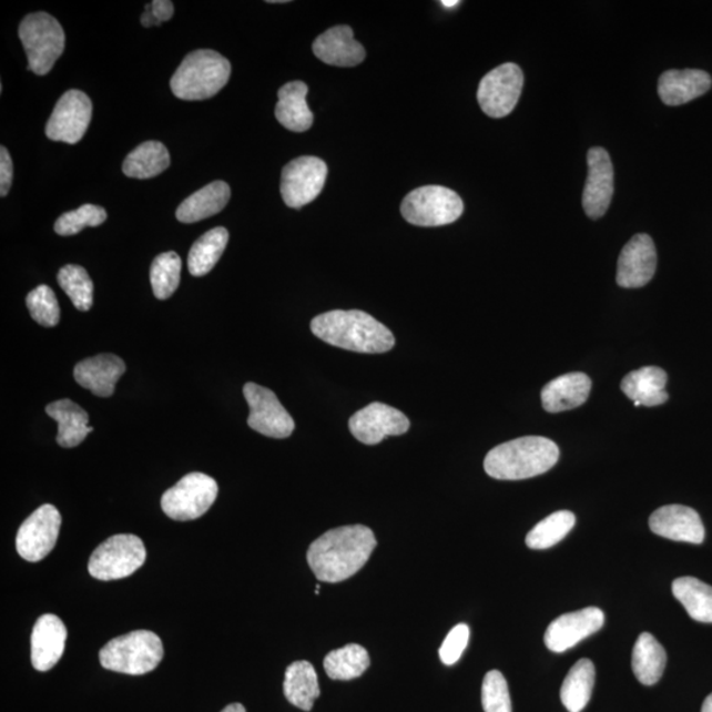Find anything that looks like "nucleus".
I'll return each instance as SVG.
<instances>
[{
    "instance_id": "nucleus-10",
    "label": "nucleus",
    "mask_w": 712,
    "mask_h": 712,
    "mask_svg": "<svg viewBox=\"0 0 712 712\" xmlns=\"http://www.w3.org/2000/svg\"><path fill=\"white\" fill-rule=\"evenodd\" d=\"M327 177L324 160L303 156L286 164L282 174L281 192L285 205L302 208L323 192Z\"/></svg>"
},
{
    "instance_id": "nucleus-4",
    "label": "nucleus",
    "mask_w": 712,
    "mask_h": 712,
    "mask_svg": "<svg viewBox=\"0 0 712 712\" xmlns=\"http://www.w3.org/2000/svg\"><path fill=\"white\" fill-rule=\"evenodd\" d=\"M232 65L215 51L200 49L186 55L171 80L172 93L183 101H204L227 85Z\"/></svg>"
},
{
    "instance_id": "nucleus-31",
    "label": "nucleus",
    "mask_w": 712,
    "mask_h": 712,
    "mask_svg": "<svg viewBox=\"0 0 712 712\" xmlns=\"http://www.w3.org/2000/svg\"><path fill=\"white\" fill-rule=\"evenodd\" d=\"M170 164L171 157L166 146L163 143L151 141L138 145L125 157L123 172L128 177L146 180L159 176Z\"/></svg>"
},
{
    "instance_id": "nucleus-24",
    "label": "nucleus",
    "mask_w": 712,
    "mask_h": 712,
    "mask_svg": "<svg viewBox=\"0 0 712 712\" xmlns=\"http://www.w3.org/2000/svg\"><path fill=\"white\" fill-rule=\"evenodd\" d=\"M712 85L711 75L698 69L668 71L659 80L661 101L668 106H680L706 94Z\"/></svg>"
},
{
    "instance_id": "nucleus-22",
    "label": "nucleus",
    "mask_w": 712,
    "mask_h": 712,
    "mask_svg": "<svg viewBox=\"0 0 712 712\" xmlns=\"http://www.w3.org/2000/svg\"><path fill=\"white\" fill-rule=\"evenodd\" d=\"M125 373V363L114 354H101L74 367V379L98 397H110Z\"/></svg>"
},
{
    "instance_id": "nucleus-38",
    "label": "nucleus",
    "mask_w": 712,
    "mask_h": 712,
    "mask_svg": "<svg viewBox=\"0 0 712 712\" xmlns=\"http://www.w3.org/2000/svg\"><path fill=\"white\" fill-rule=\"evenodd\" d=\"M181 257L171 251L159 255L151 265V285L156 298H170L177 291L181 277Z\"/></svg>"
},
{
    "instance_id": "nucleus-6",
    "label": "nucleus",
    "mask_w": 712,
    "mask_h": 712,
    "mask_svg": "<svg viewBox=\"0 0 712 712\" xmlns=\"http://www.w3.org/2000/svg\"><path fill=\"white\" fill-rule=\"evenodd\" d=\"M28 59V69L38 75L52 71L55 61L65 49V32L52 16L45 12L30 13L19 27Z\"/></svg>"
},
{
    "instance_id": "nucleus-45",
    "label": "nucleus",
    "mask_w": 712,
    "mask_h": 712,
    "mask_svg": "<svg viewBox=\"0 0 712 712\" xmlns=\"http://www.w3.org/2000/svg\"><path fill=\"white\" fill-rule=\"evenodd\" d=\"M142 24L144 27L157 26L156 19L152 16L150 4L146 6L145 12L142 16Z\"/></svg>"
},
{
    "instance_id": "nucleus-19",
    "label": "nucleus",
    "mask_w": 712,
    "mask_h": 712,
    "mask_svg": "<svg viewBox=\"0 0 712 712\" xmlns=\"http://www.w3.org/2000/svg\"><path fill=\"white\" fill-rule=\"evenodd\" d=\"M649 528L653 533L673 541L698 546L704 540L701 516L686 506L672 505L659 508L649 518Z\"/></svg>"
},
{
    "instance_id": "nucleus-36",
    "label": "nucleus",
    "mask_w": 712,
    "mask_h": 712,
    "mask_svg": "<svg viewBox=\"0 0 712 712\" xmlns=\"http://www.w3.org/2000/svg\"><path fill=\"white\" fill-rule=\"evenodd\" d=\"M576 526V515L570 511H558L548 516L527 535L528 548L541 550L555 547L562 541Z\"/></svg>"
},
{
    "instance_id": "nucleus-47",
    "label": "nucleus",
    "mask_w": 712,
    "mask_h": 712,
    "mask_svg": "<svg viewBox=\"0 0 712 712\" xmlns=\"http://www.w3.org/2000/svg\"><path fill=\"white\" fill-rule=\"evenodd\" d=\"M702 712H712V693L703 702Z\"/></svg>"
},
{
    "instance_id": "nucleus-9",
    "label": "nucleus",
    "mask_w": 712,
    "mask_h": 712,
    "mask_svg": "<svg viewBox=\"0 0 712 712\" xmlns=\"http://www.w3.org/2000/svg\"><path fill=\"white\" fill-rule=\"evenodd\" d=\"M218 497V485L206 474L185 475L176 486L165 491L162 508L167 518L176 521L200 519Z\"/></svg>"
},
{
    "instance_id": "nucleus-8",
    "label": "nucleus",
    "mask_w": 712,
    "mask_h": 712,
    "mask_svg": "<svg viewBox=\"0 0 712 712\" xmlns=\"http://www.w3.org/2000/svg\"><path fill=\"white\" fill-rule=\"evenodd\" d=\"M144 543L135 535H115L98 547L89 560L90 576L100 581L128 578L145 562Z\"/></svg>"
},
{
    "instance_id": "nucleus-33",
    "label": "nucleus",
    "mask_w": 712,
    "mask_h": 712,
    "mask_svg": "<svg viewBox=\"0 0 712 712\" xmlns=\"http://www.w3.org/2000/svg\"><path fill=\"white\" fill-rule=\"evenodd\" d=\"M673 596L685 607L689 617L700 623H712V588L693 577L675 579Z\"/></svg>"
},
{
    "instance_id": "nucleus-15",
    "label": "nucleus",
    "mask_w": 712,
    "mask_h": 712,
    "mask_svg": "<svg viewBox=\"0 0 712 712\" xmlns=\"http://www.w3.org/2000/svg\"><path fill=\"white\" fill-rule=\"evenodd\" d=\"M352 435L362 444L378 445L388 436L405 435L409 418L387 404L373 403L356 411L348 421Z\"/></svg>"
},
{
    "instance_id": "nucleus-20",
    "label": "nucleus",
    "mask_w": 712,
    "mask_h": 712,
    "mask_svg": "<svg viewBox=\"0 0 712 712\" xmlns=\"http://www.w3.org/2000/svg\"><path fill=\"white\" fill-rule=\"evenodd\" d=\"M68 631L53 613H45L34 623L31 634V661L38 672L51 670L65 651Z\"/></svg>"
},
{
    "instance_id": "nucleus-44",
    "label": "nucleus",
    "mask_w": 712,
    "mask_h": 712,
    "mask_svg": "<svg viewBox=\"0 0 712 712\" xmlns=\"http://www.w3.org/2000/svg\"><path fill=\"white\" fill-rule=\"evenodd\" d=\"M153 18L157 24L166 22L173 17L174 6L170 0H155L150 4Z\"/></svg>"
},
{
    "instance_id": "nucleus-37",
    "label": "nucleus",
    "mask_w": 712,
    "mask_h": 712,
    "mask_svg": "<svg viewBox=\"0 0 712 712\" xmlns=\"http://www.w3.org/2000/svg\"><path fill=\"white\" fill-rule=\"evenodd\" d=\"M58 281L77 311L92 309L94 285L85 268L74 264L65 265L60 269Z\"/></svg>"
},
{
    "instance_id": "nucleus-3",
    "label": "nucleus",
    "mask_w": 712,
    "mask_h": 712,
    "mask_svg": "<svg viewBox=\"0 0 712 712\" xmlns=\"http://www.w3.org/2000/svg\"><path fill=\"white\" fill-rule=\"evenodd\" d=\"M560 449L546 437H521L487 454L485 470L494 479L522 480L553 469Z\"/></svg>"
},
{
    "instance_id": "nucleus-40",
    "label": "nucleus",
    "mask_w": 712,
    "mask_h": 712,
    "mask_svg": "<svg viewBox=\"0 0 712 712\" xmlns=\"http://www.w3.org/2000/svg\"><path fill=\"white\" fill-rule=\"evenodd\" d=\"M31 317L41 326L53 327L60 321V306L54 292L48 285L34 288L26 299Z\"/></svg>"
},
{
    "instance_id": "nucleus-25",
    "label": "nucleus",
    "mask_w": 712,
    "mask_h": 712,
    "mask_svg": "<svg viewBox=\"0 0 712 712\" xmlns=\"http://www.w3.org/2000/svg\"><path fill=\"white\" fill-rule=\"evenodd\" d=\"M667 383L664 369L651 366L628 374L620 388L634 407H659L669 399Z\"/></svg>"
},
{
    "instance_id": "nucleus-29",
    "label": "nucleus",
    "mask_w": 712,
    "mask_h": 712,
    "mask_svg": "<svg viewBox=\"0 0 712 712\" xmlns=\"http://www.w3.org/2000/svg\"><path fill=\"white\" fill-rule=\"evenodd\" d=\"M284 695L293 706L311 711L321 695L316 669L308 661H296L286 668Z\"/></svg>"
},
{
    "instance_id": "nucleus-30",
    "label": "nucleus",
    "mask_w": 712,
    "mask_h": 712,
    "mask_svg": "<svg viewBox=\"0 0 712 712\" xmlns=\"http://www.w3.org/2000/svg\"><path fill=\"white\" fill-rule=\"evenodd\" d=\"M667 667V652L651 633H641L632 653V669L642 685L652 686L661 680Z\"/></svg>"
},
{
    "instance_id": "nucleus-16",
    "label": "nucleus",
    "mask_w": 712,
    "mask_h": 712,
    "mask_svg": "<svg viewBox=\"0 0 712 712\" xmlns=\"http://www.w3.org/2000/svg\"><path fill=\"white\" fill-rule=\"evenodd\" d=\"M658 268V253L651 236L638 234L628 242L618 262L617 282L621 288H641L652 281Z\"/></svg>"
},
{
    "instance_id": "nucleus-11",
    "label": "nucleus",
    "mask_w": 712,
    "mask_h": 712,
    "mask_svg": "<svg viewBox=\"0 0 712 712\" xmlns=\"http://www.w3.org/2000/svg\"><path fill=\"white\" fill-rule=\"evenodd\" d=\"M250 407L248 427L271 438H288L296 425L292 416L278 401L274 390L247 383L243 388Z\"/></svg>"
},
{
    "instance_id": "nucleus-28",
    "label": "nucleus",
    "mask_w": 712,
    "mask_h": 712,
    "mask_svg": "<svg viewBox=\"0 0 712 712\" xmlns=\"http://www.w3.org/2000/svg\"><path fill=\"white\" fill-rule=\"evenodd\" d=\"M230 195H232V191L226 183L214 181V183L193 193L179 206L177 220L183 223H194L211 218L226 207Z\"/></svg>"
},
{
    "instance_id": "nucleus-17",
    "label": "nucleus",
    "mask_w": 712,
    "mask_h": 712,
    "mask_svg": "<svg viewBox=\"0 0 712 712\" xmlns=\"http://www.w3.org/2000/svg\"><path fill=\"white\" fill-rule=\"evenodd\" d=\"M603 624L604 613L597 607L564 613L548 627L546 645L551 652L562 653L598 632Z\"/></svg>"
},
{
    "instance_id": "nucleus-32",
    "label": "nucleus",
    "mask_w": 712,
    "mask_h": 712,
    "mask_svg": "<svg viewBox=\"0 0 712 712\" xmlns=\"http://www.w3.org/2000/svg\"><path fill=\"white\" fill-rule=\"evenodd\" d=\"M596 683V667L588 659H582L570 669L561 688V701L569 712H581L591 700Z\"/></svg>"
},
{
    "instance_id": "nucleus-39",
    "label": "nucleus",
    "mask_w": 712,
    "mask_h": 712,
    "mask_svg": "<svg viewBox=\"0 0 712 712\" xmlns=\"http://www.w3.org/2000/svg\"><path fill=\"white\" fill-rule=\"evenodd\" d=\"M108 220V213L103 207L87 204L77 211L62 214L55 221L54 232L61 236L79 234L85 227L101 226Z\"/></svg>"
},
{
    "instance_id": "nucleus-7",
    "label": "nucleus",
    "mask_w": 712,
    "mask_h": 712,
    "mask_svg": "<svg viewBox=\"0 0 712 712\" xmlns=\"http://www.w3.org/2000/svg\"><path fill=\"white\" fill-rule=\"evenodd\" d=\"M464 208V201L449 187L428 185L418 187L404 199L401 214L411 225L438 227L459 220Z\"/></svg>"
},
{
    "instance_id": "nucleus-48",
    "label": "nucleus",
    "mask_w": 712,
    "mask_h": 712,
    "mask_svg": "<svg viewBox=\"0 0 712 712\" xmlns=\"http://www.w3.org/2000/svg\"><path fill=\"white\" fill-rule=\"evenodd\" d=\"M441 4L446 7V9H451V7L458 6L459 2L458 0H452V2H450V0H443Z\"/></svg>"
},
{
    "instance_id": "nucleus-14",
    "label": "nucleus",
    "mask_w": 712,
    "mask_h": 712,
    "mask_svg": "<svg viewBox=\"0 0 712 712\" xmlns=\"http://www.w3.org/2000/svg\"><path fill=\"white\" fill-rule=\"evenodd\" d=\"M61 527L59 509L44 505L34 511L17 535V549L28 562H39L51 553L58 542Z\"/></svg>"
},
{
    "instance_id": "nucleus-12",
    "label": "nucleus",
    "mask_w": 712,
    "mask_h": 712,
    "mask_svg": "<svg viewBox=\"0 0 712 712\" xmlns=\"http://www.w3.org/2000/svg\"><path fill=\"white\" fill-rule=\"evenodd\" d=\"M523 85L521 69L508 62L495 68L479 83L478 102L485 114L505 118L512 113L519 102Z\"/></svg>"
},
{
    "instance_id": "nucleus-27",
    "label": "nucleus",
    "mask_w": 712,
    "mask_h": 712,
    "mask_svg": "<svg viewBox=\"0 0 712 712\" xmlns=\"http://www.w3.org/2000/svg\"><path fill=\"white\" fill-rule=\"evenodd\" d=\"M47 415L59 424L58 444L61 448H75L93 431L89 427V415L80 405L64 399L49 404Z\"/></svg>"
},
{
    "instance_id": "nucleus-2",
    "label": "nucleus",
    "mask_w": 712,
    "mask_h": 712,
    "mask_svg": "<svg viewBox=\"0 0 712 712\" xmlns=\"http://www.w3.org/2000/svg\"><path fill=\"white\" fill-rule=\"evenodd\" d=\"M311 329L317 338L334 347L362 354H383L393 350V332L368 313L332 311L312 321Z\"/></svg>"
},
{
    "instance_id": "nucleus-23",
    "label": "nucleus",
    "mask_w": 712,
    "mask_h": 712,
    "mask_svg": "<svg viewBox=\"0 0 712 712\" xmlns=\"http://www.w3.org/2000/svg\"><path fill=\"white\" fill-rule=\"evenodd\" d=\"M591 393V380L582 373L558 376L542 388V407L549 414L576 409L588 401Z\"/></svg>"
},
{
    "instance_id": "nucleus-41",
    "label": "nucleus",
    "mask_w": 712,
    "mask_h": 712,
    "mask_svg": "<svg viewBox=\"0 0 712 712\" xmlns=\"http://www.w3.org/2000/svg\"><path fill=\"white\" fill-rule=\"evenodd\" d=\"M481 704L485 712H512L508 683L499 670L488 672L481 686Z\"/></svg>"
},
{
    "instance_id": "nucleus-13",
    "label": "nucleus",
    "mask_w": 712,
    "mask_h": 712,
    "mask_svg": "<svg viewBox=\"0 0 712 712\" xmlns=\"http://www.w3.org/2000/svg\"><path fill=\"white\" fill-rule=\"evenodd\" d=\"M93 116L90 98L80 90H69L62 95L51 118L48 119L45 135L53 142L75 144L87 134Z\"/></svg>"
},
{
    "instance_id": "nucleus-26",
    "label": "nucleus",
    "mask_w": 712,
    "mask_h": 712,
    "mask_svg": "<svg viewBox=\"0 0 712 712\" xmlns=\"http://www.w3.org/2000/svg\"><path fill=\"white\" fill-rule=\"evenodd\" d=\"M308 87L302 81L286 83L278 90L276 119L286 130L293 132L308 131L313 125V113L306 103Z\"/></svg>"
},
{
    "instance_id": "nucleus-34",
    "label": "nucleus",
    "mask_w": 712,
    "mask_h": 712,
    "mask_svg": "<svg viewBox=\"0 0 712 712\" xmlns=\"http://www.w3.org/2000/svg\"><path fill=\"white\" fill-rule=\"evenodd\" d=\"M228 243V232L225 227H215L202 235L187 257V267L195 277L205 276L211 272L221 256L225 253Z\"/></svg>"
},
{
    "instance_id": "nucleus-5",
    "label": "nucleus",
    "mask_w": 712,
    "mask_h": 712,
    "mask_svg": "<svg viewBox=\"0 0 712 712\" xmlns=\"http://www.w3.org/2000/svg\"><path fill=\"white\" fill-rule=\"evenodd\" d=\"M164 658L162 639L155 632L134 631L110 640L101 649L100 661L111 672L143 675L155 670Z\"/></svg>"
},
{
    "instance_id": "nucleus-43",
    "label": "nucleus",
    "mask_w": 712,
    "mask_h": 712,
    "mask_svg": "<svg viewBox=\"0 0 712 712\" xmlns=\"http://www.w3.org/2000/svg\"><path fill=\"white\" fill-rule=\"evenodd\" d=\"M13 179V166L9 151L2 145L0 149V195L6 197L10 192Z\"/></svg>"
},
{
    "instance_id": "nucleus-21",
    "label": "nucleus",
    "mask_w": 712,
    "mask_h": 712,
    "mask_svg": "<svg viewBox=\"0 0 712 712\" xmlns=\"http://www.w3.org/2000/svg\"><path fill=\"white\" fill-rule=\"evenodd\" d=\"M313 52L327 65L352 68L366 59L365 48L354 38L348 26L330 28L313 43Z\"/></svg>"
},
{
    "instance_id": "nucleus-42",
    "label": "nucleus",
    "mask_w": 712,
    "mask_h": 712,
    "mask_svg": "<svg viewBox=\"0 0 712 712\" xmlns=\"http://www.w3.org/2000/svg\"><path fill=\"white\" fill-rule=\"evenodd\" d=\"M470 628L467 624H458L452 628L444 644L439 648V659L445 665H454L462 658L465 649L469 645Z\"/></svg>"
},
{
    "instance_id": "nucleus-46",
    "label": "nucleus",
    "mask_w": 712,
    "mask_h": 712,
    "mask_svg": "<svg viewBox=\"0 0 712 712\" xmlns=\"http://www.w3.org/2000/svg\"><path fill=\"white\" fill-rule=\"evenodd\" d=\"M221 712H246V709H244L243 704L241 703H233L228 704V706L223 709Z\"/></svg>"
},
{
    "instance_id": "nucleus-35",
    "label": "nucleus",
    "mask_w": 712,
    "mask_h": 712,
    "mask_svg": "<svg viewBox=\"0 0 712 712\" xmlns=\"http://www.w3.org/2000/svg\"><path fill=\"white\" fill-rule=\"evenodd\" d=\"M372 661L368 652L359 644H348L335 649L326 655L324 668L334 681H352L366 672Z\"/></svg>"
},
{
    "instance_id": "nucleus-1",
    "label": "nucleus",
    "mask_w": 712,
    "mask_h": 712,
    "mask_svg": "<svg viewBox=\"0 0 712 712\" xmlns=\"http://www.w3.org/2000/svg\"><path fill=\"white\" fill-rule=\"evenodd\" d=\"M376 546L378 541L368 527L335 528L312 543L308 563L318 581L344 582L365 567Z\"/></svg>"
},
{
    "instance_id": "nucleus-18",
    "label": "nucleus",
    "mask_w": 712,
    "mask_h": 712,
    "mask_svg": "<svg viewBox=\"0 0 712 712\" xmlns=\"http://www.w3.org/2000/svg\"><path fill=\"white\" fill-rule=\"evenodd\" d=\"M589 176L586 181L582 205L592 220L602 218L609 211L613 195V166L609 153L602 146H593L588 153Z\"/></svg>"
}]
</instances>
